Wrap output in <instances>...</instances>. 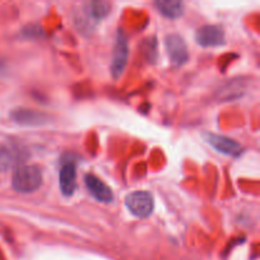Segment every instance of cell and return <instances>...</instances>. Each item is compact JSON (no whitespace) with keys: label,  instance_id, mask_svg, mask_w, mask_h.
I'll return each mask as SVG.
<instances>
[{"label":"cell","instance_id":"obj_1","mask_svg":"<svg viewBox=\"0 0 260 260\" xmlns=\"http://www.w3.org/2000/svg\"><path fill=\"white\" fill-rule=\"evenodd\" d=\"M43 178L40 168L35 165H23L15 169L12 178V185L14 190L19 193H32L40 189Z\"/></svg>","mask_w":260,"mask_h":260},{"label":"cell","instance_id":"obj_2","mask_svg":"<svg viewBox=\"0 0 260 260\" xmlns=\"http://www.w3.org/2000/svg\"><path fill=\"white\" fill-rule=\"evenodd\" d=\"M126 206L129 212L139 218H146L154 211V197L146 190H137L126 197Z\"/></svg>","mask_w":260,"mask_h":260},{"label":"cell","instance_id":"obj_3","mask_svg":"<svg viewBox=\"0 0 260 260\" xmlns=\"http://www.w3.org/2000/svg\"><path fill=\"white\" fill-rule=\"evenodd\" d=\"M196 41L202 47H216L226 42L225 30L222 27L215 24H207L198 28L196 32Z\"/></svg>","mask_w":260,"mask_h":260},{"label":"cell","instance_id":"obj_4","mask_svg":"<svg viewBox=\"0 0 260 260\" xmlns=\"http://www.w3.org/2000/svg\"><path fill=\"white\" fill-rule=\"evenodd\" d=\"M127 60H128V45L123 33L118 32L113 50V57H112L111 73L114 79H119L126 69Z\"/></svg>","mask_w":260,"mask_h":260},{"label":"cell","instance_id":"obj_5","mask_svg":"<svg viewBox=\"0 0 260 260\" xmlns=\"http://www.w3.org/2000/svg\"><path fill=\"white\" fill-rule=\"evenodd\" d=\"M165 47H167L168 55L170 61L174 65H184L189 58L187 45L184 40L179 35H169L165 38Z\"/></svg>","mask_w":260,"mask_h":260},{"label":"cell","instance_id":"obj_6","mask_svg":"<svg viewBox=\"0 0 260 260\" xmlns=\"http://www.w3.org/2000/svg\"><path fill=\"white\" fill-rule=\"evenodd\" d=\"M206 141L211 145L215 150L223 155H229V156H240L243 152V147L235 140L230 139V137L221 136V135L211 134L207 132L205 135Z\"/></svg>","mask_w":260,"mask_h":260},{"label":"cell","instance_id":"obj_7","mask_svg":"<svg viewBox=\"0 0 260 260\" xmlns=\"http://www.w3.org/2000/svg\"><path fill=\"white\" fill-rule=\"evenodd\" d=\"M85 180V185L89 189V192L91 193L95 200H98L99 202L103 203H109L112 200H113V193H112V189L108 187V185L104 184L99 178H96L95 175L88 174L84 178Z\"/></svg>","mask_w":260,"mask_h":260},{"label":"cell","instance_id":"obj_8","mask_svg":"<svg viewBox=\"0 0 260 260\" xmlns=\"http://www.w3.org/2000/svg\"><path fill=\"white\" fill-rule=\"evenodd\" d=\"M60 188L65 196H73L76 189V168L73 162L62 167L60 172Z\"/></svg>","mask_w":260,"mask_h":260},{"label":"cell","instance_id":"obj_9","mask_svg":"<svg viewBox=\"0 0 260 260\" xmlns=\"http://www.w3.org/2000/svg\"><path fill=\"white\" fill-rule=\"evenodd\" d=\"M157 10L168 18H179L183 14V3L178 0H159L155 3Z\"/></svg>","mask_w":260,"mask_h":260},{"label":"cell","instance_id":"obj_10","mask_svg":"<svg viewBox=\"0 0 260 260\" xmlns=\"http://www.w3.org/2000/svg\"><path fill=\"white\" fill-rule=\"evenodd\" d=\"M13 117H14V119L18 122V123H24V124H37L45 119V116L37 113V112L22 111V109L15 111L14 113H13Z\"/></svg>","mask_w":260,"mask_h":260},{"label":"cell","instance_id":"obj_11","mask_svg":"<svg viewBox=\"0 0 260 260\" xmlns=\"http://www.w3.org/2000/svg\"><path fill=\"white\" fill-rule=\"evenodd\" d=\"M14 154L4 145H0V172L8 170L14 164Z\"/></svg>","mask_w":260,"mask_h":260}]
</instances>
